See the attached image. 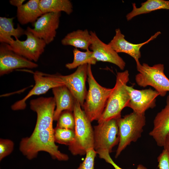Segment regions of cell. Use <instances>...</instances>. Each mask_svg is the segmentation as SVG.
Wrapping results in <instances>:
<instances>
[{
	"label": "cell",
	"instance_id": "8",
	"mask_svg": "<svg viewBox=\"0 0 169 169\" xmlns=\"http://www.w3.org/2000/svg\"><path fill=\"white\" fill-rule=\"evenodd\" d=\"M24 34L25 40L13 39L9 44H6L7 47L13 52L30 60L37 62L44 53L46 45L45 42L34 35L26 29Z\"/></svg>",
	"mask_w": 169,
	"mask_h": 169
},
{
	"label": "cell",
	"instance_id": "2",
	"mask_svg": "<svg viewBox=\"0 0 169 169\" xmlns=\"http://www.w3.org/2000/svg\"><path fill=\"white\" fill-rule=\"evenodd\" d=\"M87 82L89 89L83 107L87 118L91 122L98 120L106 107L113 89L100 85L93 74L91 65H88Z\"/></svg>",
	"mask_w": 169,
	"mask_h": 169
},
{
	"label": "cell",
	"instance_id": "23",
	"mask_svg": "<svg viewBox=\"0 0 169 169\" xmlns=\"http://www.w3.org/2000/svg\"><path fill=\"white\" fill-rule=\"evenodd\" d=\"M39 5L43 14L65 12L70 15L73 12V6L69 0H40Z\"/></svg>",
	"mask_w": 169,
	"mask_h": 169
},
{
	"label": "cell",
	"instance_id": "31",
	"mask_svg": "<svg viewBox=\"0 0 169 169\" xmlns=\"http://www.w3.org/2000/svg\"><path fill=\"white\" fill-rule=\"evenodd\" d=\"M25 1V0H10L9 3L11 5L18 8L23 5V3Z\"/></svg>",
	"mask_w": 169,
	"mask_h": 169
},
{
	"label": "cell",
	"instance_id": "21",
	"mask_svg": "<svg viewBox=\"0 0 169 169\" xmlns=\"http://www.w3.org/2000/svg\"><path fill=\"white\" fill-rule=\"evenodd\" d=\"M14 18L0 17V42L1 43L9 44L14 39H18L24 34L25 31L18 24L16 28H14Z\"/></svg>",
	"mask_w": 169,
	"mask_h": 169
},
{
	"label": "cell",
	"instance_id": "11",
	"mask_svg": "<svg viewBox=\"0 0 169 169\" xmlns=\"http://www.w3.org/2000/svg\"><path fill=\"white\" fill-rule=\"evenodd\" d=\"M61 13H49L43 14L34 23V28L27 29L34 35L43 39L46 44L54 39L59 27Z\"/></svg>",
	"mask_w": 169,
	"mask_h": 169
},
{
	"label": "cell",
	"instance_id": "15",
	"mask_svg": "<svg viewBox=\"0 0 169 169\" xmlns=\"http://www.w3.org/2000/svg\"><path fill=\"white\" fill-rule=\"evenodd\" d=\"M92 42L90 48L92 52L93 57L97 61L112 63L123 70L126 63L124 60L108 44L102 42L95 31H90Z\"/></svg>",
	"mask_w": 169,
	"mask_h": 169
},
{
	"label": "cell",
	"instance_id": "19",
	"mask_svg": "<svg viewBox=\"0 0 169 169\" xmlns=\"http://www.w3.org/2000/svg\"><path fill=\"white\" fill-rule=\"evenodd\" d=\"M40 0H30L17 8L18 20L22 25L34 23L43 14L39 5Z\"/></svg>",
	"mask_w": 169,
	"mask_h": 169
},
{
	"label": "cell",
	"instance_id": "6",
	"mask_svg": "<svg viewBox=\"0 0 169 169\" xmlns=\"http://www.w3.org/2000/svg\"><path fill=\"white\" fill-rule=\"evenodd\" d=\"M136 69L138 73L135 75V80L138 86H151L162 97L169 92V79L164 74L163 64L150 66L143 63L136 65Z\"/></svg>",
	"mask_w": 169,
	"mask_h": 169
},
{
	"label": "cell",
	"instance_id": "29",
	"mask_svg": "<svg viewBox=\"0 0 169 169\" xmlns=\"http://www.w3.org/2000/svg\"><path fill=\"white\" fill-rule=\"evenodd\" d=\"M99 157L105 160L107 163L110 164L115 169H123L119 167L113 161L110 155V152L106 150H100L96 151ZM136 169H148L142 164L138 165Z\"/></svg>",
	"mask_w": 169,
	"mask_h": 169
},
{
	"label": "cell",
	"instance_id": "3",
	"mask_svg": "<svg viewBox=\"0 0 169 169\" xmlns=\"http://www.w3.org/2000/svg\"><path fill=\"white\" fill-rule=\"evenodd\" d=\"M73 112L75 120V138L73 143L69 146V150L74 156L84 155L88 150L94 148V129L91 122L75 99Z\"/></svg>",
	"mask_w": 169,
	"mask_h": 169
},
{
	"label": "cell",
	"instance_id": "10",
	"mask_svg": "<svg viewBox=\"0 0 169 169\" xmlns=\"http://www.w3.org/2000/svg\"><path fill=\"white\" fill-rule=\"evenodd\" d=\"M33 78L35 82L34 86L24 98L11 106L12 110L24 109L26 106V100L31 96L44 94L50 89L64 85L57 74H50L36 71L33 73Z\"/></svg>",
	"mask_w": 169,
	"mask_h": 169
},
{
	"label": "cell",
	"instance_id": "18",
	"mask_svg": "<svg viewBox=\"0 0 169 169\" xmlns=\"http://www.w3.org/2000/svg\"><path fill=\"white\" fill-rule=\"evenodd\" d=\"M56 108L54 115V120H57L61 113L64 110L73 112L75 99L73 95L64 85L53 88Z\"/></svg>",
	"mask_w": 169,
	"mask_h": 169
},
{
	"label": "cell",
	"instance_id": "1",
	"mask_svg": "<svg viewBox=\"0 0 169 169\" xmlns=\"http://www.w3.org/2000/svg\"><path fill=\"white\" fill-rule=\"evenodd\" d=\"M55 143L54 128H51L32 133L30 136L22 138L19 144V149L29 160L36 158L39 152L44 151L48 153L54 159L68 161V155L60 151Z\"/></svg>",
	"mask_w": 169,
	"mask_h": 169
},
{
	"label": "cell",
	"instance_id": "27",
	"mask_svg": "<svg viewBox=\"0 0 169 169\" xmlns=\"http://www.w3.org/2000/svg\"><path fill=\"white\" fill-rule=\"evenodd\" d=\"M96 154L94 148L88 150L84 160L77 169H95V161Z\"/></svg>",
	"mask_w": 169,
	"mask_h": 169
},
{
	"label": "cell",
	"instance_id": "24",
	"mask_svg": "<svg viewBox=\"0 0 169 169\" xmlns=\"http://www.w3.org/2000/svg\"><path fill=\"white\" fill-rule=\"evenodd\" d=\"M73 51L74 55L73 62L65 64V67L68 69L77 68L85 64H95L97 62L93 57L92 52L90 49L83 52L74 48Z\"/></svg>",
	"mask_w": 169,
	"mask_h": 169
},
{
	"label": "cell",
	"instance_id": "13",
	"mask_svg": "<svg viewBox=\"0 0 169 169\" xmlns=\"http://www.w3.org/2000/svg\"><path fill=\"white\" fill-rule=\"evenodd\" d=\"M126 87L130 97L128 107L131 109L133 112L139 114H145L147 110L155 107L156 98L159 95L156 91L151 88L136 90L127 85Z\"/></svg>",
	"mask_w": 169,
	"mask_h": 169
},
{
	"label": "cell",
	"instance_id": "12",
	"mask_svg": "<svg viewBox=\"0 0 169 169\" xmlns=\"http://www.w3.org/2000/svg\"><path fill=\"white\" fill-rule=\"evenodd\" d=\"M88 65L79 66L74 72L69 75H63L57 74L60 80L82 107L87 92L85 83L87 78Z\"/></svg>",
	"mask_w": 169,
	"mask_h": 169
},
{
	"label": "cell",
	"instance_id": "17",
	"mask_svg": "<svg viewBox=\"0 0 169 169\" xmlns=\"http://www.w3.org/2000/svg\"><path fill=\"white\" fill-rule=\"evenodd\" d=\"M165 107L157 113L153 120V127L149 135L156 141L157 145L163 147L169 133V95L166 99Z\"/></svg>",
	"mask_w": 169,
	"mask_h": 169
},
{
	"label": "cell",
	"instance_id": "25",
	"mask_svg": "<svg viewBox=\"0 0 169 169\" xmlns=\"http://www.w3.org/2000/svg\"><path fill=\"white\" fill-rule=\"evenodd\" d=\"M54 138L55 143L69 146L74 141V130L56 127L54 129Z\"/></svg>",
	"mask_w": 169,
	"mask_h": 169
},
{
	"label": "cell",
	"instance_id": "33",
	"mask_svg": "<svg viewBox=\"0 0 169 169\" xmlns=\"http://www.w3.org/2000/svg\"></svg>",
	"mask_w": 169,
	"mask_h": 169
},
{
	"label": "cell",
	"instance_id": "14",
	"mask_svg": "<svg viewBox=\"0 0 169 169\" xmlns=\"http://www.w3.org/2000/svg\"><path fill=\"white\" fill-rule=\"evenodd\" d=\"M36 63L13 52L7 47L6 44L0 45V75L8 74L20 68L32 69L37 67Z\"/></svg>",
	"mask_w": 169,
	"mask_h": 169
},
{
	"label": "cell",
	"instance_id": "5",
	"mask_svg": "<svg viewBox=\"0 0 169 169\" xmlns=\"http://www.w3.org/2000/svg\"><path fill=\"white\" fill-rule=\"evenodd\" d=\"M119 128V142L115 157L117 158L121 152L132 142H136L141 137L146 123L145 114L133 112L117 119Z\"/></svg>",
	"mask_w": 169,
	"mask_h": 169
},
{
	"label": "cell",
	"instance_id": "28",
	"mask_svg": "<svg viewBox=\"0 0 169 169\" xmlns=\"http://www.w3.org/2000/svg\"><path fill=\"white\" fill-rule=\"evenodd\" d=\"M13 141L8 139L1 138L0 139V161L9 155L14 148Z\"/></svg>",
	"mask_w": 169,
	"mask_h": 169
},
{
	"label": "cell",
	"instance_id": "20",
	"mask_svg": "<svg viewBox=\"0 0 169 169\" xmlns=\"http://www.w3.org/2000/svg\"><path fill=\"white\" fill-rule=\"evenodd\" d=\"M92 42L91 36L87 29H78L68 33L62 40L64 45H70L75 48L89 49Z\"/></svg>",
	"mask_w": 169,
	"mask_h": 169
},
{
	"label": "cell",
	"instance_id": "30",
	"mask_svg": "<svg viewBox=\"0 0 169 169\" xmlns=\"http://www.w3.org/2000/svg\"><path fill=\"white\" fill-rule=\"evenodd\" d=\"M159 169H169V154L163 149L157 158Z\"/></svg>",
	"mask_w": 169,
	"mask_h": 169
},
{
	"label": "cell",
	"instance_id": "32",
	"mask_svg": "<svg viewBox=\"0 0 169 169\" xmlns=\"http://www.w3.org/2000/svg\"><path fill=\"white\" fill-rule=\"evenodd\" d=\"M163 147L164 149L166 150L169 154V133L166 137Z\"/></svg>",
	"mask_w": 169,
	"mask_h": 169
},
{
	"label": "cell",
	"instance_id": "7",
	"mask_svg": "<svg viewBox=\"0 0 169 169\" xmlns=\"http://www.w3.org/2000/svg\"><path fill=\"white\" fill-rule=\"evenodd\" d=\"M94 148L96 151L106 150L110 153L119 142L117 119H112L100 123L94 128Z\"/></svg>",
	"mask_w": 169,
	"mask_h": 169
},
{
	"label": "cell",
	"instance_id": "22",
	"mask_svg": "<svg viewBox=\"0 0 169 169\" xmlns=\"http://www.w3.org/2000/svg\"><path fill=\"white\" fill-rule=\"evenodd\" d=\"M132 9L127 14L126 18L128 21L134 17L142 14L160 9L169 10V1L165 0H147L142 3L141 6L137 8L135 3H132Z\"/></svg>",
	"mask_w": 169,
	"mask_h": 169
},
{
	"label": "cell",
	"instance_id": "26",
	"mask_svg": "<svg viewBox=\"0 0 169 169\" xmlns=\"http://www.w3.org/2000/svg\"><path fill=\"white\" fill-rule=\"evenodd\" d=\"M56 127L74 130L75 120L73 113L69 110H64L60 114L57 120Z\"/></svg>",
	"mask_w": 169,
	"mask_h": 169
},
{
	"label": "cell",
	"instance_id": "4",
	"mask_svg": "<svg viewBox=\"0 0 169 169\" xmlns=\"http://www.w3.org/2000/svg\"><path fill=\"white\" fill-rule=\"evenodd\" d=\"M128 70L117 72L116 82L108 98L106 107L98 123L121 117L123 109L128 105L130 100L126 86L129 80Z\"/></svg>",
	"mask_w": 169,
	"mask_h": 169
},
{
	"label": "cell",
	"instance_id": "16",
	"mask_svg": "<svg viewBox=\"0 0 169 169\" xmlns=\"http://www.w3.org/2000/svg\"><path fill=\"white\" fill-rule=\"evenodd\" d=\"M161 33L160 31H158L145 42L138 44H134L126 40L125 35L121 33L120 29L118 28L115 30V36L108 44L117 53H125L131 57L137 65L141 64L139 60L141 56V48L144 45L156 38Z\"/></svg>",
	"mask_w": 169,
	"mask_h": 169
},
{
	"label": "cell",
	"instance_id": "9",
	"mask_svg": "<svg viewBox=\"0 0 169 169\" xmlns=\"http://www.w3.org/2000/svg\"><path fill=\"white\" fill-rule=\"evenodd\" d=\"M30 108L37 115L36 124L32 133L53 128L56 104L54 97H41L30 101Z\"/></svg>",
	"mask_w": 169,
	"mask_h": 169
}]
</instances>
